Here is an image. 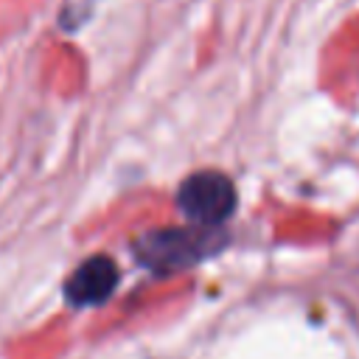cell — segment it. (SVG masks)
<instances>
[{"instance_id":"cell-1","label":"cell","mask_w":359,"mask_h":359,"mask_svg":"<svg viewBox=\"0 0 359 359\" xmlns=\"http://www.w3.org/2000/svg\"><path fill=\"white\" fill-rule=\"evenodd\" d=\"M224 244L222 233L210 230V227H199V230H157L143 236L135 244L137 258L157 269V272H171V269H182L191 266L208 255H213L219 247Z\"/></svg>"},{"instance_id":"cell-2","label":"cell","mask_w":359,"mask_h":359,"mask_svg":"<svg viewBox=\"0 0 359 359\" xmlns=\"http://www.w3.org/2000/svg\"><path fill=\"white\" fill-rule=\"evenodd\" d=\"M177 202L191 222H196L202 227H216L219 222H224L233 213L236 188L219 171H199L180 185Z\"/></svg>"},{"instance_id":"cell-3","label":"cell","mask_w":359,"mask_h":359,"mask_svg":"<svg viewBox=\"0 0 359 359\" xmlns=\"http://www.w3.org/2000/svg\"><path fill=\"white\" fill-rule=\"evenodd\" d=\"M115 283H118V266L109 258L95 255V258H87L70 275L65 294L73 306H95L112 294Z\"/></svg>"}]
</instances>
